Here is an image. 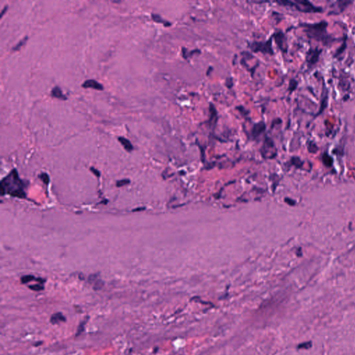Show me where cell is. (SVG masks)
Here are the masks:
<instances>
[{"instance_id": "f1b7e54d", "label": "cell", "mask_w": 355, "mask_h": 355, "mask_svg": "<svg viewBox=\"0 0 355 355\" xmlns=\"http://www.w3.org/2000/svg\"><path fill=\"white\" fill-rule=\"evenodd\" d=\"M90 170H91L92 172L94 173V174L96 176H97V177H99V176H100V172H99V171H98V170L96 169V168L91 167L90 168Z\"/></svg>"}, {"instance_id": "ba28073f", "label": "cell", "mask_w": 355, "mask_h": 355, "mask_svg": "<svg viewBox=\"0 0 355 355\" xmlns=\"http://www.w3.org/2000/svg\"><path fill=\"white\" fill-rule=\"evenodd\" d=\"M352 3V1H337L336 2L333 3L334 6H336V9L329 13V15H338L341 13Z\"/></svg>"}, {"instance_id": "f546056e", "label": "cell", "mask_w": 355, "mask_h": 355, "mask_svg": "<svg viewBox=\"0 0 355 355\" xmlns=\"http://www.w3.org/2000/svg\"><path fill=\"white\" fill-rule=\"evenodd\" d=\"M7 9H8V6H5L4 8V9H3L2 11H1V17H3L4 14L6 12V11H7Z\"/></svg>"}, {"instance_id": "4fadbf2b", "label": "cell", "mask_w": 355, "mask_h": 355, "mask_svg": "<svg viewBox=\"0 0 355 355\" xmlns=\"http://www.w3.org/2000/svg\"><path fill=\"white\" fill-rule=\"evenodd\" d=\"M119 142L122 144V146H124V148H125L127 151L130 152L133 150V146H132V144L130 143V142L128 140L126 139L125 137H119L118 138Z\"/></svg>"}, {"instance_id": "5b68a950", "label": "cell", "mask_w": 355, "mask_h": 355, "mask_svg": "<svg viewBox=\"0 0 355 355\" xmlns=\"http://www.w3.org/2000/svg\"><path fill=\"white\" fill-rule=\"evenodd\" d=\"M322 51H323V50L321 49H319L318 47L310 49L307 51V55H306V63L308 65V68H312L318 63L319 58H320V55L322 53Z\"/></svg>"}, {"instance_id": "30bf717a", "label": "cell", "mask_w": 355, "mask_h": 355, "mask_svg": "<svg viewBox=\"0 0 355 355\" xmlns=\"http://www.w3.org/2000/svg\"><path fill=\"white\" fill-rule=\"evenodd\" d=\"M265 129H266V125H265L264 122H260L259 123L255 124L253 128V130H252V135L254 138H257L263 132H264Z\"/></svg>"}, {"instance_id": "277c9868", "label": "cell", "mask_w": 355, "mask_h": 355, "mask_svg": "<svg viewBox=\"0 0 355 355\" xmlns=\"http://www.w3.org/2000/svg\"><path fill=\"white\" fill-rule=\"evenodd\" d=\"M252 51L254 52H262L264 53H269L273 55L274 53L272 49V38H270L266 42H255L251 45Z\"/></svg>"}, {"instance_id": "9c48e42d", "label": "cell", "mask_w": 355, "mask_h": 355, "mask_svg": "<svg viewBox=\"0 0 355 355\" xmlns=\"http://www.w3.org/2000/svg\"><path fill=\"white\" fill-rule=\"evenodd\" d=\"M82 87L84 88H92V89L96 90H104V86L101 83L93 79L87 80L83 83Z\"/></svg>"}, {"instance_id": "6da1fadb", "label": "cell", "mask_w": 355, "mask_h": 355, "mask_svg": "<svg viewBox=\"0 0 355 355\" xmlns=\"http://www.w3.org/2000/svg\"><path fill=\"white\" fill-rule=\"evenodd\" d=\"M328 22L325 20L320 21L317 23H302L300 27L304 28L307 35L311 39L320 42L324 45L328 46L337 40L328 34L327 28Z\"/></svg>"}, {"instance_id": "4316f807", "label": "cell", "mask_w": 355, "mask_h": 355, "mask_svg": "<svg viewBox=\"0 0 355 355\" xmlns=\"http://www.w3.org/2000/svg\"><path fill=\"white\" fill-rule=\"evenodd\" d=\"M103 285H104V283L101 282V280H98L97 282L95 283V285H94V289H95V290H99V289H100L102 287Z\"/></svg>"}, {"instance_id": "d6986e66", "label": "cell", "mask_w": 355, "mask_h": 355, "mask_svg": "<svg viewBox=\"0 0 355 355\" xmlns=\"http://www.w3.org/2000/svg\"><path fill=\"white\" fill-rule=\"evenodd\" d=\"M346 47H347L346 38H345L344 40H343V44H342V45H341V47H340L339 48H338V49H337V51H336V53H335L334 55V58H336L337 56H338V55H341V53H343V51H344L346 50Z\"/></svg>"}, {"instance_id": "ffe728a7", "label": "cell", "mask_w": 355, "mask_h": 355, "mask_svg": "<svg viewBox=\"0 0 355 355\" xmlns=\"http://www.w3.org/2000/svg\"><path fill=\"white\" fill-rule=\"evenodd\" d=\"M33 280H36V278L34 277L33 275H24L21 278V282H22V284H27V283H29Z\"/></svg>"}, {"instance_id": "7c38bea8", "label": "cell", "mask_w": 355, "mask_h": 355, "mask_svg": "<svg viewBox=\"0 0 355 355\" xmlns=\"http://www.w3.org/2000/svg\"><path fill=\"white\" fill-rule=\"evenodd\" d=\"M51 96H53V97L62 99V100H66L67 99V96L63 94V91H62L61 89L58 86H55L53 88V90H51Z\"/></svg>"}, {"instance_id": "2e32d148", "label": "cell", "mask_w": 355, "mask_h": 355, "mask_svg": "<svg viewBox=\"0 0 355 355\" xmlns=\"http://www.w3.org/2000/svg\"><path fill=\"white\" fill-rule=\"evenodd\" d=\"M89 318H90V317L88 316H87L86 318H84V320H82V321L81 322V323L79 324V325H78V326L77 332H76V336H79V335H81V334H82L83 332L84 331L85 326H86L87 322L88 321Z\"/></svg>"}, {"instance_id": "484cf974", "label": "cell", "mask_w": 355, "mask_h": 355, "mask_svg": "<svg viewBox=\"0 0 355 355\" xmlns=\"http://www.w3.org/2000/svg\"><path fill=\"white\" fill-rule=\"evenodd\" d=\"M311 347H312V342H307V343H301V344L298 346V349H302V348L309 349Z\"/></svg>"}, {"instance_id": "8992f818", "label": "cell", "mask_w": 355, "mask_h": 355, "mask_svg": "<svg viewBox=\"0 0 355 355\" xmlns=\"http://www.w3.org/2000/svg\"><path fill=\"white\" fill-rule=\"evenodd\" d=\"M275 37L276 44H277L279 48L283 52L286 53L287 51V38H286L285 35L284 33L282 31H278L273 35Z\"/></svg>"}, {"instance_id": "52a82bcc", "label": "cell", "mask_w": 355, "mask_h": 355, "mask_svg": "<svg viewBox=\"0 0 355 355\" xmlns=\"http://www.w3.org/2000/svg\"><path fill=\"white\" fill-rule=\"evenodd\" d=\"M328 89H327L326 87H325V84H324L323 88V91H322L321 102H320V109H319L318 112L315 114V117H318V116L320 115V114L323 113V111L327 108V107H328Z\"/></svg>"}, {"instance_id": "9a60e30c", "label": "cell", "mask_w": 355, "mask_h": 355, "mask_svg": "<svg viewBox=\"0 0 355 355\" xmlns=\"http://www.w3.org/2000/svg\"><path fill=\"white\" fill-rule=\"evenodd\" d=\"M152 19H153L155 22L162 24L164 27H169V26L171 25V23H169V22H168V21L164 20V19L162 18L161 16L158 15H156V14L152 15Z\"/></svg>"}, {"instance_id": "83f0119b", "label": "cell", "mask_w": 355, "mask_h": 355, "mask_svg": "<svg viewBox=\"0 0 355 355\" xmlns=\"http://www.w3.org/2000/svg\"><path fill=\"white\" fill-rule=\"evenodd\" d=\"M285 202L287 203V204H289V205H295L296 202L294 200H293L291 199H289V198H286L285 199Z\"/></svg>"}, {"instance_id": "cb8c5ba5", "label": "cell", "mask_w": 355, "mask_h": 355, "mask_svg": "<svg viewBox=\"0 0 355 355\" xmlns=\"http://www.w3.org/2000/svg\"><path fill=\"white\" fill-rule=\"evenodd\" d=\"M39 177H40V179L42 180V182H43L44 183H45L46 185H47L49 183V176L47 175V173H42L40 175V176H39Z\"/></svg>"}, {"instance_id": "ac0fdd59", "label": "cell", "mask_w": 355, "mask_h": 355, "mask_svg": "<svg viewBox=\"0 0 355 355\" xmlns=\"http://www.w3.org/2000/svg\"><path fill=\"white\" fill-rule=\"evenodd\" d=\"M307 148H308L309 152L311 153H316L318 150V147L317 146L316 144H315L312 141L309 142L308 145H307Z\"/></svg>"}, {"instance_id": "4dcf8cb0", "label": "cell", "mask_w": 355, "mask_h": 355, "mask_svg": "<svg viewBox=\"0 0 355 355\" xmlns=\"http://www.w3.org/2000/svg\"><path fill=\"white\" fill-rule=\"evenodd\" d=\"M42 343V342H37V343H35V345H34V346H40V345H41Z\"/></svg>"}, {"instance_id": "7a4b0ae2", "label": "cell", "mask_w": 355, "mask_h": 355, "mask_svg": "<svg viewBox=\"0 0 355 355\" xmlns=\"http://www.w3.org/2000/svg\"><path fill=\"white\" fill-rule=\"evenodd\" d=\"M1 194H9L14 197L22 199L26 196V194L23 189L22 181L19 179L18 173L16 169H13L7 177L4 178L1 181Z\"/></svg>"}, {"instance_id": "3957f363", "label": "cell", "mask_w": 355, "mask_h": 355, "mask_svg": "<svg viewBox=\"0 0 355 355\" xmlns=\"http://www.w3.org/2000/svg\"><path fill=\"white\" fill-rule=\"evenodd\" d=\"M278 4L284 6H289L297 10L299 12L307 13H322L323 9L319 6H316L312 2L307 0H295V1H277Z\"/></svg>"}, {"instance_id": "603a6c76", "label": "cell", "mask_w": 355, "mask_h": 355, "mask_svg": "<svg viewBox=\"0 0 355 355\" xmlns=\"http://www.w3.org/2000/svg\"><path fill=\"white\" fill-rule=\"evenodd\" d=\"M27 39H28V37H24V39H22L21 41H19L18 43L15 45V47H14L13 48V51H18L19 49H20L21 47H22V46L26 43Z\"/></svg>"}, {"instance_id": "8fae6325", "label": "cell", "mask_w": 355, "mask_h": 355, "mask_svg": "<svg viewBox=\"0 0 355 355\" xmlns=\"http://www.w3.org/2000/svg\"><path fill=\"white\" fill-rule=\"evenodd\" d=\"M66 321V318L63 314L60 312L53 314L50 318V323L53 325L59 323L60 322H65Z\"/></svg>"}, {"instance_id": "44dd1931", "label": "cell", "mask_w": 355, "mask_h": 355, "mask_svg": "<svg viewBox=\"0 0 355 355\" xmlns=\"http://www.w3.org/2000/svg\"><path fill=\"white\" fill-rule=\"evenodd\" d=\"M298 86V83L297 81H295V79H291L290 81V83H289V90L290 92L291 93L292 92H293L297 88Z\"/></svg>"}, {"instance_id": "d4e9b609", "label": "cell", "mask_w": 355, "mask_h": 355, "mask_svg": "<svg viewBox=\"0 0 355 355\" xmlns=\"http://www.w3.org/2000/svg\"><path fill=\"white\" fill-rule=\"evenodd\" d=\"M130 180H128V179L121 180V181H117V183H116V185H117V187H122V186L126 185L129 184V183H130Z\"/></svg>"}, {"instance_id": "5bb4252c", "label": "cell", "mask_w": 355, "mask_h": 355, "mask_svg": "<svg viewBox=\"0 0 355 355\" xmlns=\"http://www.w3.org/2000/svg\"><path fill=\"white\" fill-rule=\"evenodd\" d=\"M322 161L323 163L328 167H330L333 164V158L330 156V155L327 153H324L323 156H322Z\"/></svg>"}, {"instance_id": "e0dca14e", "label": "cell", "mask_w": 355, "mask_h": 355, "mask_svg": "<svg viewBox=\"0 0 355 355\" xmlns=\"http://www.w3.org/2000/svg\"><path fill=\"white\" fill-rule=\"evenodd\" d=\"M291 162L292 164L294 165L296 168H302L304 164L303 161H302L298 157H293L291 160Z\"/></svg>"}, {"instance_id": "7402d4cb", "label": "cell", "mask_w": 355, "mask_h": 355, "mask_svg": "<svg viewBox=\"0 0 355 355\" xmlns=\"http://www.w3.org/2000/svg\"><path fill=\"white\" fill-rule=\"evenodd\" d=\"M29 288L33 291H40L44 289V287L42 285V284H33V285L29 286Z\"/></svg>"}]
</instances>
